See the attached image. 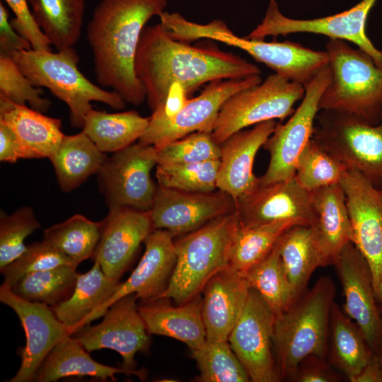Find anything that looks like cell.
<instances>
[{"label":"cell","instance_id":"6da1fadb","mask_svg":"<svg viewBox=\"0 0 382 382\" xmlns=\"http://www.w3.org/2000/svg\"><path fill=\"white\" fill-rule=\"evenodd\" d=\"M134 71L152 112L166 101L173 85L180 86L188 96L212 81L261 73L254 64L216 45L192 46L176 40L161 23L143 28Z\"/></svg>","mask_w":382,"mask_h":382},{"label":"cell","instance_id":"7a4b0ae2","mask_svg":"<svg viewBox=\"0 0 382 382\" xmlns=\"http://www.w3.org/2000/svg\"><path fill=\"white\" fill-rule=\"evenodd\" d=\"M166 6L167 0H101L86 26L98 83L126 103L146 99L134 71L136 52L143 28Z\"/></svg>","mask_w":382,"mask_h":382},{"label":"cell","instance_id":"3957f363","mask_svg":"<svg viewBox=\"0 0 382 382\" xmlns=\"http://www.w3.org/2000/svg\"><path fill=\"white\" fill-rule=\"evenodd\" d=\"M335 285L320 277L310 291L275 316L273 351L281 380L311 354L326 358Z\"/></svg>","mask_w":382,"mask_h":382},{"label":"cell","instance_id":"277c9868","mask_svg":"<svg viewBox=\"0 0 382 382\" xmlns=\"http://www.w3.org/2000/svg\"><path fill=\"white\" fill-rule=\"evenodd\" d=\"M325 47L332 79L320 96L319 110L346 113L370 125L378 124L382 119V68L369 54L346 41L329 38Z\"/></svg>","mask_w":382,"mask_h":382},{"label":"cell","instance_id":"5b68a950","mask_svg":"<svg viewBox=\"0 0 382 382\" xmlns=\"http://www.w3.org/2000/svg\"><path fill=\"white\" fill-rule=\"evenodd\" d=\"M15 64L37 87L48 88L69 109L70 125L83 126L92 101L100 102L114 110L125 108L126 102L116 92L106 91L88 80L79 69V55L74 47L57 52L33 49L11 55Z\"/></svg>","mask_w":382,"mask_h":382},{"label":"cell","instance_id":"8992f818","mask_svg":"<svg viewBox=\"0 0 382 382\" xmlns=\"http://www.w3.org/2000/svg\"><path fill=\"white\" fill-rule=\"evenodd\" d=\"M239 224L236 209L174 241L175 265L166 289L156 299H173L180 305L199 295L207 282L228 265Z\"/></svg>","mask_w":382,"mask_h":382},{"label":"cell","instance_id":"52a82bcc","mask_svg":"<svg viewBox=\"0 0 382 382\" xmlns=\"http://www.w3.org/2000/svg\"><path fill=\"white\" fill-rule=\"evenodd\" d=\"M178 34L182 40L187 42L209 38L238 47L276 74L303 86L329 64L326 51L313 50L291 41L265 42L240 37L221 20L199 24L183 19L179 23Z\"/></svg>","mask_w":382,"mask_h":382},{"label":"cell","instance_id":"ba28073f","mask_svg":"<svg viewBox=\"0 0 382 382\" xmlns=\"http://www.w3.org/2000/svg\"><path fill=\"white\" fill-rule=\"evenodd\" d=\"M312 139L349 168L382 190V119L366 124L343 112L319 110Z\"/></svg>","mask_w":382,"mask_h":382},{"label":"cell","instance_id":"9c48e42d","mask_svg":"<svg viewBox=\"0 0 382 382\" xmlns=\"http://www.w3.org/2000/svg\"><path fill=\"white\" fill-rule=\"evenodd\" d=\"M305 94L304 86L278 74L258 84L242 89L221 106L212 132L221 144L233 134L260 122L283 121L295 111L294 104Z\"/></svg>","mask_w":382,"mask_h":382},{"label":"cell","instance_id":"30bf717a","mask_svg":"<svg viewBox=\"0 0 382 382\" xmlns=\"http://www.w3.org/2000/svg\"><path fill=\"white\" fill-rule=\"evenodd\" d=\"M261 82L260 75L212 81L197 97L188 98L175 113L164 115L153 112L138 142L159 149L191 133L212 132L226 100L238 91Z\"/></svg>","mask_w":382,"mask_h":382},{"label":"cell","instance_id":"8fae6325","mask_svg":"<svg viewBox=\"0 0 382 382\" xmlns=\"http://www.w3.org/2000/svg\"><path fill=\"white\" fill-rule=\"evenodd\" d=\"M156 163V149L139 142L107 156L96 175L109 210L149 211L157 188L151 175Z\"/></svg>","mask_w":382,"mask_h":382},{"label":"cell","instance_id":"7c38bea8","mask_svg":"<svg viewBox=\"0 0 382 382\" xmlns=\"http://www.w3.org/2000/svg\"><path fill=\"white\" fill-rule=\"evenodd\" d=\"M331 79L328 64L304 86L302 101L288 121L277 123L263 145L270 154V161L267 170L259 178V185H270L294 177L299 156L312 137L320 96Z\"/></svg>","mask_w":382,"mask_h":382},{"label":"cell","instance_id":"4fadbf2b","mask_svg":"<svg viewBox=\"0 0 382 382\" xmlns=\"http://www.w3.org/2000/svg\"><path fill=\"white\" fill-rule=\"evenodd\" d=\"M377 0H361L341 13L313 19H294L284 16L276 0H269L265 15L245 38L264 40L268 36H286L296 33L325 35L355 44L382 68V50H378L366 33L369 14Z\"/></svg>","mask_w":382,"mask_h":382},{"label":"cell","instance_id":"5bb4252c","mask_svg":"<svg viewBox=\"0 0 382 382\" xmlns=\"http://www.w3.org/2000/svg\"><path fill=\"white\" fill-rule=\"evenodd\" d=\"M340 184L346 197L352 243L369 265L382 312V192L353 168L344 173Z\"/></svg>","mask_w":382,"mask_h":382},{"label":"cell","instance_id":"9a60e30c","mask_svg":"<svg viewBox=\"0 0 382 382\" xmlns=\"http://www.w3.org/2000/svg\"><path fill=\"white\" fill-rule=\"evenodd\" d=\"M274 318L262 296L250 288L228 341L253 382L281 381L273 351Z\"/></svg>","mask_w":382,"mask_h":382},{"label":"cell","instance_id":"2e32d148","mask_svg":"<svg viewBox=\"0 0 382 382\" xmlns=\"http://www.w3.org/2000/svg\"><path fill=\"white\" fill-rule=\"evenodd\" d=\"M134 294L114 302L98 325L89 324L72 334L88 352L110 349L122 358V368L135 370L137 352H146L149 334L141 316Z\"/></svg>","mask_w":382,"mask_h":382},{"label":"cell","instance_id":"e0dca14e","mask_svg":"<svg viewBox=\"0 0 382 382\" xmlns=\"http://www.w3.org/2000/svg\"><path fill=\"white\" fill-rule=\"evenodd\" d=\"M332 265L342 286L344 312L359 327L374 352L381 355L382 312L369 265L352 242L342 248Z\"/></svg>","mask_w":382,"mask_h":382},{"label":"cell","instance_id":"ac0fdd59","mask_svg":"<svg viewBox=\"0 0 382 382\" xmlns=\"http://www.w3.org/2000/svg\"><path fill=\"white\" fill-rule=\"evenodd\" d=\"M236 209L233 197L219 189L195 192L157 185L149 213L154 229L166 230L177 236L190 233Z\"/></svg>","mask_w":382,"mask_h":382},{"label":"cell","instance_id":"d6986e66","mask_svg":"<svg viewBox=\"0 0 382 382\" xmlns=\"http://www.w3.org/2000/svg\"><path fill=\"white\" fill-rule=\"evenodd\" d=\"M0 301L16 313L24 330L26 342L21 349V366L9 382H31L40 365L55 345L71 335L51 307L25 300L4 283L0 286Z\"/></svg>","mask_w":382,"mask_h":382},{"label":"cell","instance_id":"ffe728a7","mask_svg":"<svg viewBox=\"0 0 382 382\" xmlns=\"http://www.w3.org/2000/svg\"><path fill=\"white\" fill-rule=\"evenodd\" d=\"M154 230L149 211L110 209L101 221V235L93 256L108 277L120 281L140 245Z\"/></svg>","mask_w":382,"mask_h":382},{"label":"cell","instance_id":"44dd1931","mask_svg":"<svg viewBox=\"0 0 382 382\" xmlns=\"http://www.w3.org/2000/svg\"><path fill=\"white\" fill-rule=\"evenodd\" d=\"M166 230L154 229L144 240V253L128 279L119 283L110 298L90 317L88 324L102 317L118 299L134 294L141 301L158 299L166 289L176 254L173 238Z\"/></svg>","mask_w":382,"mask_h":382},{"label":"cell","instance_id":"7402d4cb","mask_svg":"<svg viewBox=\"0 0 382 382\" xmlns=\"http://www.w3.org/2000/svg\"><path fill=\"white\" fill-rule=\"evenodd\" d=\"M240 224L257 226L282 220H296L311 225V192L301 187L294 177L266 185H259L236 200Z\"/></svg>","mask_w":382,"mask_h":382},{"label":"cell","instance_id":"603a6c76","mask_svg":"<svg viewBox=\"0 0 382 382\" xmlns=\"http://www.w3.org/2000/svg\"><path fill=\"white\" fill-rule=\"evenodd\" d=\"M275 120L240 130L220 144L221 156L216 187L236 201L255 190L260 179L253 173L255 156L274 132Z\"/></svg>","mask_w":382,"mask_h":382},{"label":"cell","instance_id":"cb8c5ba5","mask_svg":"<svg viewBox=\"0 0 382 382\" xmlns=\"http://www.w3.org/2000/svg\"><path fill=\"white\" fill-rule=\"evenodd\" d=\"M250 289L245 277L228 265L207 282L202 291V314L207 340H228Z\"/></svg>","mask_w":382,"mask_h":382},{"label":"cell","instance_id":"d4e9b609","mask_svg":"<svg viewBox=\"0 0 382 382\" xmlns=\"http://www.w3.org/2000/svg\"><path fill=\"white\" fill-rule=\"evenodd\" d=\"M313 231L325 267L332 265L342 248L352 242L353 233L346 203L340 183L311 192Z\"/></svg>","mask_w":382,"mask_h":382},{"label":"cell","instance_id":"484cf974","mask_svg":"<svg viewBox=\"0 0 382 382\" xmlns=\"http://www.w3.org/2000/svg\"><path fill=\"white\" fill-rule=\"evenodd\" d=\"M0 122L15 134L21 158H50L64 136L60 119L48 117L0 95Z\"/></svg>","mask_w":382,"mask_h":382},{"label":"cell","instance_id":"4316f807","mask_svg":"<svg viewBox=\"0 0 382 382\" xmlns=\"http://www.w3.org/2000/svg\"><path fill=\"white\" fill-rule=\"evenodd\" d=\"M138 309L149 335L175 339L191 350L200 347L207 340L199 295L178 306L162 299L141 301Z\"/></svg>","mask_w":382,"mask_h":382},{"label":"cell","instance_id":"83f0119b","mask_svg":"<svg viewBox=\"0 0 382 382\" xmlns=\"http://www.w3.org/2000/svg\"><path fill=\"white\" fill-rule=\"evenodd\" d=\"M126 374L143 379L144 370H127L100 364L91 358L88 352L73 335H69L49 352L38 369L35 382H53L69 376H91L102 381H115V375Z\"/></svg>","mask_w":382,"mask_h":382},{"label":"cell","instance_id":"f1b7e54d","mask_svg":"<svg viewBox=\"0 0 382 382\" xmlns=\"http://www.w3.org/2000/svg\"><path fill=\"white\" fill-rule=\"evenodd\" d=\"M119 283L106 276L99 262L93 260L88 271L79 273L70 297L51 308L72 335L88 325L90 317L110 298Z\"/></svg>","mask_w":382,"mask_h":382},{"label":"cell","instance_id":"f546056e","mask_svg":"<svg viewBox=\"0 0 382 382\" xmlns=\"http://www.w3.org/2000/svg\"><path fill=\"white\" fill-rule=\"evenodd\" d=\"M106 158L105 153L81 131L64 134L57 151L49 159L61 190L69 192L96 174Z\"/></svg>","mask_w":382,"mask_h":382},{"label":"cell","instance_id":"4dcf8cb0","mask_svg":"<svg viewBox=\"0 0 382 382\" xmlns=\"http://www.w3.org/2000/svg\"><path fill=\"white\" fill-rule=\"evenodd\" d=\"M330 363L352 381L374 353L357 323L335 301L330 320Z\"/></svg>","mask_w":382,"mask_h":382},{"label":"cell","instance_id":"1f68e13d","mask_svg":"<svg viewBox=\"0 0 382 382\" xmlns=\"http://www.w3.org/2000/svg\"><path fill=\"white\" fill-rule=\"evenodd\" d=\"M288 279L297 300L305 293L316 269L325 267L310 225L297 224L286 230L277 241Z\"/></svg>","mask_w":382,"mask_h":382},{"label":"cell","instance_id":"d6a6232c","mask_svg":"<svg viewBox=\"0 0 382 382\" xmlns=\"http://www.w3.org/2000/svg\"><path fill=\"white\" fill-rule=\"evenodd\" d=\"M38 26L57 51L74 47L83 24L85 0H28Z\"/></svg>","mask_w":382,"mask_h":382},{"label":"cell","instance_id":"836d02e7","mask_svg":"<svg viewBox=\"0 0 382 382\" xmlns=\"http://www.w3.org/2000/svg\"><path fill=\"white\" fill-rule=\"evenodd\" d=\"M149 117L134 110L108 113L92 109L86 115L82 131L104 153H114L139 140Z\"/></svg>","mask_w":382,"mask_h":382},{"label":"cell","instance_id":"e575fe53","mask_svg":"<svg viewBox=\"0 0 382 382\" xmlns=\"http://www.w3.org/2000/svg\"><path fill=\"white\" fill-rule=\"evenodd\" d=\"M297 224H303L296 220L252 226L240 224L231 243L228 265L243 275L267 256L286 230Z\"/></svg>","mask_w":382,"mask_h":382},{"label":"cell","instance_id":"d590c367","mask_svg":"<svg viewBox=\"0 0 382 382\" xmlns=\"http://www.w3.org/2000/svg\"><path fill=\"white\" fill-rule=\"evenodd\" d=\"M101 235V221H93L76 214L44 230V242L69 257L77 265L93 258Z\"/></svg>","mask_w":382,"mask_h":382},{"label":"cell","instance_id":"8d00e7d4","mask_svg":"<svg viewBox=\"0 0 382 382\" xmlns=\"http://www.w3.org/2000/svg\"><path fill=\"white\" fill-rule=\"evenodd\" d=\"M243 276L249 286L262 296L274 316L286 311L296 301L277 243L267 256Z\"/></svg>","mask_w":382,"mask_h":382},{"label":"cell","instance_id":"74e56055","mask_svg":"<svg viewBox=\"0 0 382 382\" xmlns=\"http://www.w3.org/2000/svg\"><path fill=\"white\" fill-rule=\"evenodd\" d=\"M76 268L73 265H62L30 273L10 288L25 300L53 307L71 295L79 274Z\"/></svg>","mask_w":382,"mask_h":382},{"label":"cell","instance_id":"f35d334b","mask_svg":"<svg viewBox=\"0 0 382 382\" xmlns=\"http://www.w3.org/2000/svg\"><path fill=\"white\" fill-rule=\"evenodd\" d=\"M202 382H248L250 376L228 340L208 341L191 350Z\"/></svg>","mask_w":382,"mask_h":382},{"label":"cell","instance_id":"ab89813d","mask_svg":"<svg viewBox=\"0 0 382 382\" xmlns=\"http://www.w3.org/2000/svg\"><path fill=\"white\" fill-rule=\"evenodd\" d=\"M348 168L311 138L299 156L294 178L301 187L311 192L340 183Z\"/></svg>","mask_w":382,"mask_h":382},{"label":"cell","instance_id":"60d3db41","mask_svg":"<svg viewBox=\"0 0 382 382\" xmlns=\"http://www.w3.org/2000/svg\"><path fill=\"white\" fill-rule=\"evenodd\" d=\"M220 159L201 163L156 165V178L161 187L195 192L214 191Z\"/></svg>","mask_w":382,"mask_h":382},{"label":"cell","instance_id":"b9f144b4","mask_svg":"<svg viewBox=\"0 0 382 382\" xmlns=\"http://www.w3.org/2000/svg\"><path fill=\"white\" fill-rule=\"evenodd\" d=\"M30 207H19L8 214L0 211V270L21 256L27 249L25 241L40 228Z\"/></svg>","mask_w":382,"mask_h":382},{"label":"cell","instance_id":"7bdbcfd3","mask_svg":"<svg viewBox=\"0 0 382 382\" xmlns=\"http://www.w3.org/2000/svg\"><path fill=\"white\" fill-rule=\"evenodd\" d=\"M220 156V145L212 132H197L156 149V165L201 163Z\"/></svg>","mask_w":382,"mask_h":382},{"label":"cell","instance_id":"ee69618b","mask_svg":"<svg viewBox=\"0 0 382 382\" xmlns=\"http://www.w3.org/2000/svg\"><path fill=\"white\" fill-rule=\"evenodd\" d=\"M62 265H78L64 254L43 241L28 245L25 251L1 269L3 283L11 287L23 276Z\"/></svg>","mask_w":382,"mask_h":382},{"label":"cell","instance_id":"f6af8a7d","mask_svg":"<svg viewBox=\"0 0 382 382\" xmlns=\"http://www.w3.org/2000/svg\"><path fill=\"white\" fill-rule=\"evenodd\" d=\"M42 94V90L32 83L11 57L0 55V95L20 105L28 103L32 109L44 113L51 103Z\"/></svg>","mask_w":382,"mask_h":382},{"label":"cell","instance_id":"bcb514c9","mask_svg":"<svg viewBox=\"0 0 382 382\" xmlns=\"http://www.w3.org/2000/svg\"><path fill=\"white\" fill-rule=\"evenodd\" d=\"M16 16L10 21L13 28L35 50L51 51V43L36 23L28 0H4Z\"/></svg>","mask_w":382,"mask_h":382},{"label":"cell","instance_id":"7dc6e473","mask_svg":"<svg viewBox=\"0 0 382 382\" xmlns=\"http://www.w3.org/2000/svg\"><path fill=\"white\" fill-rule=\"evenodd\" d=\"M294 382H336L340 376L331 368L325 358L311 354L302 359L285 377Z\"/></svg>","mask_w":382,"mask_h":382},{"label":"cell","instance_id":"c3c4849f","mask_svg":"<svg viewBox=\"0 0 382 382\" xmlns=\"http://www.w3.org/2000/svg\"><path fill=\"white\" fill-rule=\"evenodd\" d=\"M9 13L0 2V55L8 56L18 51L32 49L30 42L12 26Z\"/></svg>","mask_w":382,"mask_h":382},{"label":"cell","instance_id":"681fc988","mask_svg":"<svg viewBox=\"0 0 382 382\" xmlns=\"http://www.w3.org/2000/svg\"><path fill=\"white\" fill-rule=\"evenodd\" d=\"M21 158L20 148L13 132L0 122V161L16 163Z\"/></svg>","mask_w":382,"mask_h":382},{"label":"cell","instance_id":"f907efd6","mask_svg":"<svg viewBox=\"0 0 382 382\" xmlns=\"http://www.w3.org/2000/svg\"><path fill=\"white\" fill-rule=\"evenodd\" d=\"M351 382H382V366L375 352Z\"/></svg>","mask_w":382,"mask_h":382},{"label":"cell","instance_id":"816d5d0a","mask_svg":"<svg viewBox=\"0 0 382 382\" xmlns=\"http://www.w3.org/2000/svg\"><path fill=\"white\" fill-rule=\"evenodd\" d=\"M378 356V355H377ZM379 360H380V362H381V366H382V354L378 356Z\"/></svg>","mask_w":382,"mask_h":382},{"label":"cell","instance_id":"f5cc1de1","mask_svg":"<svg viewBox=\"0 0 382 382\" xmlns=\"http://www.w3.org/2000/svg\"><path fill=\"white\" fill-rule=\"evenodd\" d=\"M381 192H382V190H381Z\"/></svg>","mask_w":382,"mask_h":382}]
</instances>
